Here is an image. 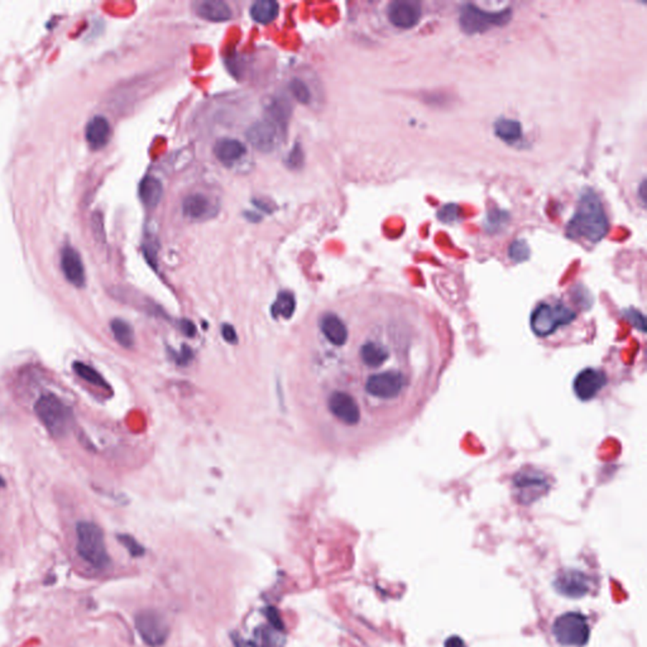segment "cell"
<instances>
[{
	"mask_svg": "<svg viewBox=\"0 0 647 647\" xmlns=\"http://www.w3.org/2000/svg\"><path fill=\"white\" fill-rule=\"evenodd\" d=\"M583 316L572 302L560 297H548L533 307L530 316L532 333L540 341H554L569 339Z\"/></svg>",
	"mask_w": 647,
	"mask_h": 647,
	"instance_id": "1",
	"label": "cell"
},
{
	"mask_svg": "<svg viewBox=\"0 0 647 647\" xmlns=\"http://www.w3.org/2000/svg\"><path fill=\"white\" fill-rule=\"evenodd\" d=\"M608 219L599 197L593 191L584 192L580 197L566 231L572 238H583L588 242L598 243L608 233Z\"/></svg>",
	"mask_w": 647,
	"mask_h": 647,
	"instance_id": "2",
	"label": "cell"
},
{
	"mask_svg": "<svg viewBox=\"0 0 647 647\" xmlns=\"http://www.w3.org/2000/svg\"><path fill=\"white\" fill-rule=\"evenodd\" d=\"M76 549L89 565L101 569L109 565L110 558L103 530L90 521H81L76 526Z\"/></svg>",
	"mask_w": 647,
	"mask_h": 647,
	"instance_id": "3",
	"label": "cell"
},
{
	"mask_svg": "<svg viewBox=\"0 0 647 647\" xmlns=\"http://www.w3.org/2000/svg\"><path fill=\"white\" fill-rule=\"evenodd\" d=\"M35 412L47 431L53 438H62L69 433L72 422V412L64 401L55 394H45L37 399Z\"/></svg>",
	"mask_w": 647,
	"mask_h": 647,
	"instance_id": "4",
	"label": "cell"
},
{
	"mask_svg": "<svg viewBox=\"0 0 647 647\" xmlns=\"http://www.w3.org/2000/svg\"><path fill=\"white\" fill-rule=\"evenodd\" d=\"M553 634L556 641L563 646H585L590 641V636L588 619L583 613H564L555 619Z\"/></svg>",
	"mask_w": 647,
	"mask_h": 647,
	"instance_id": "5",
	"label": "cell"
},
{
	"mask_svg": "<svg viewBox=\"0 0 647 647\" xmlns=\"http://www.w3.org/2000/svg\"><path fill=\"white\" fill-rule=\"evenodd\" d=\"M512 13L509 9L503 12H485L474 4H467L460 12V27L468 35L485 32L492 27H501L509 23Z\"/></svg>",
	"mask_w": 647,
	"mask_h": 647,
	"instance_id": "6",
	"label": "cell"
},
{
	"mask_svg": "<svg viewBox=\"0 0 647 647\" xmlns=\"http://www.w3.org/2000/svg\"><path fill=\"white\" fill-rule=\"evenodd\" d=\"M136 629L140 638L150 647H160L167 641L170 627L161 613L145 609L136 616Z\"/></svg>",
	"mask_w": 647,
	"mask_h": 647,
	"instance_id": "7",
	"label": "cell"
},
{
	"mask_svg": "<svg viewBox=\"0 0 647 647\" xmlns=\"http://www.w3.org/2000/svg\"><path fill=\"white\" fill-rule=\"evenodd\" d=\"M328 406L330 412L347 426H358L363 421L362 410L350 393L344 391L331 393Z\"/></svg>",
	"mask_w": 647,
	"mask_h": 647,
	"instance_id": "8",
	"label": "cell"
},
{
	"mask_svg": "<svg viewBox=\"0 0 647 647\" xmlns=\"http://www.w3.org/2000/svg\"><path fill=\"white\" fill-rule=\"evenodd\" d=\"M607 382L608 380L603 370L585 368L575 377L573 389L580 401H590L595 399L602 389L606 387Z\"/></svg>",
	"mask_w": 647,
	"mask_h": 647,
	"instance_id": "9",
	"label": "cell"
},
{
	"mask_svg": "<svg viewBox=\"0 0 647 647\" xmlns=\"http://www.w3.org/2000/svg\"><path fill=\"white\" fill-rule=\"evenodd\" d=\"M282 129L277 127L271 121H258L249 128L247 138L249 143L255 147V150L263 153H270L275 150L280 143V132Z\"/></svg>",
	"mask_w": 647,
	"mask_h": 647,
	"instance_id": "10",
	"label": "cell"
},
{
	"mask_svg": "<svg viewBox=\"0 0 647 647\" xmlns=\"http://www.w3.org/2000/svg\"><path fill=\"white\" fill-rule=\"evenodd\" d=\"M389 22L397 28L409 29L415 27L421 18V6L411 0H396L388 6Z\"/></svg>",
	"mask_w": 647,
	"mask_h": 647,
	"instance_id": "11",
	"label": "cell"
},
{
	"mask_svg": "<svg viewBox=\"0 0 647 647\" xmlns=\"http://www.w3.org/2000/svg\"><path fill=\"white\" fill-rule=\"evenodd\" d=\"M555 590L568 598H582L590 592V578L579 570L568 569L554 580Z\"/></svg>",
	"mask_w": 647,
	"mask_h": 647,
	"instance_id": "12",
	"label": "cell"
},
{
	"mask_svg": "<svg viewBox=\"0 0 647 647\" xmlns=\"http://www.w3.org/2000/svg\"><path fill=\"white\" fill-rule=\"evenodd\" d=\"M61 270L65 278L72 286L81 289L85 286L87 276H85V267L82 263L79 252L71 245H66L61 250Z\"/></svg>",
	"mask_w": 647,
	"mask_h": 647,
	"instance_id": "13",
	"label": "cell"
},
{
	"mask_svg": "<svg viewBox=\"0 0 647 647\" xmlns=\"http://www.w3.org/2000/svg\"><path fill=\"white\" fill-rule=\"evenodd\" d=\"M320 328H321L324 336L336 347H343L349 341V330H348L347 324L344 323L343 319L339 318L336 314L330 312V314L324 315L321 323H320Z\"/></svg>",
	"mask_w": 647,
	"mask_h": 647,
	"instance_id": "14",
	"label": "cell"
},
{
	"mask_svg": "<svg viewBox=\"0 0 647 647\" xmlns=\"http://www.w3.org/2000/svg\"><path fill=\"white\" fill-rule=\"evenodd\" d=\"M110 136H111V128H110L109 121L104 116H94L93 119H90V121L87 123L85 137H87V145H90L92 150H101L103 147L108 145Z\"/></svg>",
	"mask_w": 647,
	"mask_h": 647,
	"instance_id": "15",
	"label": "cell"
},
{
	"mask_svg": "<svg viewBox=\"0 0 647 647\" xmlns=\"http://www.w3.org/2000/svg\"><path fill=\"white\" fill-rule=\"evenodd\" d=\"M245 153H247L245 145L238 139H220L214 145L215 157L224 165H231L234 162L239 161Z\"/></svg>",
	"mask_w": 647,
	"mask_h": 647,
	"instance_id": "16",
	"label": "cell"
},
{
	"mask_svg": "<svg viewBox=\"0 0 647 647\" xmlns=\"http://www.w3.org/2000/svg\"><path fill=\"white\" fill-rule=\"evenodd\" d=\"M197 13L199 17L209 22H226L233 17L231 6L220 0H206L199 3Z\"/></svg>",
	"mask_w": 647,
	"mask_h": 647,
	"instance_id": "17",
	"label": "cell"
},
{
	"mask_svg": "<svg viewBox=\"0 0 647 647\" xmlns=\"http://www.w3.org/2000/svg\"><path fill=\"white\" fill-rule=\"evenodd\" d=\"M162 194V184L160 179L153 176H147L139 185V197L148 208H155L158 205V202L161 201Z\"/></svg>",
	"mask_w": 647,
	"mask_h": 647,
	"instance_id": "18",
	"label": "cell"
},
{
	"mask_svg": "<svg viewBox=\"0 0 647 647\" xmlns=\"http://www.w3.org/2000/svg\"><path fill=\"white\" fill-rule=\"evenodd\" d=\"M211 202L202 194H192L186 197L182 204V211L186 216L192 219H200L209 214Z\"/></svg>",
	"mask_w": 647,
	"mask_h": 647,
	"instance_id": "19",
	"label": "cell"
},
{
	"mask_svg": "<svg viewBox=\"0 0 647 647\" xmlns=\"http://www.w3.org/2000/svg\"><path fill=\"white\" fill-rule=\"evenodd\" d=\"M494 133L498 138L502 139L506 143H517L522 137V127L520 121L514 119H498L494 123Z\"/></svg>",
	"mask_w": 647,
	"mask_h": 647,
	"instance_id": "20",
	"label": "cell"
},
{
	"mask_svg": "<svg viewBox=\"0 0 647 647\" xmlns=\"http://www.w3.org/2000/svg\"><path fill=\"white\" fill-rule=\"evenodd\" d=\"M250 16L257 23H271L278 16V4L273 0L255 1L250 8Z\"/></svg>",
	"mask_w": 647,
	"mask_h": 647,
	"instance_id": "21",
	"label": "cell"
},
{
	"mask_svg": "<svg viewBox=\"0 0 647 647\" xmlns=\"http://www.w3.org/2000/svg\"><path fill=\"white\" fill-rule=\"evenodd\" d=\"M296 309V300L294 294L289 291L280 292L276 301L272 305L271 312L273 318L291 319Z\"/></svg>",
	"mask_w": 647,
	"mask_h": 647,
	"instance_id": "22",
	"label": "cell"
},
{
	"mask_svg": "<svg viewBox=\"0 0 647 647\" xmlns=\"http://www.w3.org/2000/svg\"><path fill=\"white\" fill-rule=\"evenodd\" d=\"M110 329L118 344L126 349H131L134 345V333L132 326L123 319H114L110 323Z\"/></svg>",
	"mask_w": 647,
	"mask_h": 647,
	"instance_id": "23",
	"label": "cell"
},
{
	"mask_svg": "<svg viewBox=\"0 0 647 647\" xmlns=\"http://www.w3.org/2000/svg\"><path fill=\"white\" fill-rule=\"evenodd\" d=\"M74 370H75L77 376L82 378L84 381H87V383L93 385V386H98V387H108V383L105 382L104 378L99 373L98 370H94L93 367L87 365V363L75 362L74 363Z\"/></svg>",
	"mask_w": 647,
	"mask_h": 647,
	"instance_id": "24",
	"label": "cell"
},
{
	"mask_svg": "<svg viewBox=\"0 0 647 647\" xmlns=\"http://www.w3.org/2000/svg\"><path fill=\"white\" fill-rule=\"evenodd\" d=\"M289 89H291V93L295 96L296 100L300 101L301 104L310 103L311 95H310V92H309V87H306V84L304 81L294 79L289 84Z\"/></svg>",
	"mask_w": 647,
	"mask_h": 647,
	"instance_id": "25",
	"label": "cell"
},
{
	"mask_svg": "<svg viewBox=\"0 0 647 647\" xmlns=\"http://www.w3.org/2000/svg\"><path fill=\"white\" fill-rule=\"evenodd\" d=\"M118 540L121 541V543H123V546L129 551V554L132 556H142L145 554V549L140 543L136 540V538H132L131 535H119L118 536Z\"/></svg>",
	"mask_w": 647,
	"mask_h": 647,
	"instance_id": "26",
	"label": "cell"
},
{
	"mask_svg": "<svg viewBox=\"0 0 647 647\" xmlns=\"http://www.w3.org/2000/svg\"><path fill=\"white\" fill-rule=\"evenodd\" d=\"M530 249L524 240H514L509 247V257L516 262H522L529 257Z\"/></svg>",
	"mask_w": 647,
	"mask_h": 647,
	"instance_id": "27",
	"label": "cell"
},
{
	"mask_svg": "<svg viewBox=\"0 0 647 647\" xmlns=\"http://www.w3.org/2000/svg\"><path fill=\"white\" fill-rule=\"evenodd\" d=\"M438 216H439L440 220H443L445 223L455 221L458 219V216H459V208L455 204L445 205V206L440 209Z\"/></svg>",
	"mask_w": 647,
	"mask_h": 647,
	"instance_id": "28",
	"label": "cell"
},
{
	"mask_svg": "<svg viewBox=\"0 0 647 647\" xmlns=\"http://www.w3.org/2000/svg\"><path fill=\"white\" fill-rule=\"evenodd\" d=\"M221 336L224 338V341L229 344H237L238 343V334L234 326L231 325V324H224L223 328H221Z\"/></svg>",
	"mask_w": 647,
	"mask_h": 647,
	"instance_id": "29",
	"label": "cell"
},
{
	"mask_svg": "<svg viewBox=\"0 0 647 647\" xmlns=\"http://www.w3.org/2000/svg\"><path fill=\"white\" fill-rule=\"evenodd\" d=\"M176 358V362L179 365H186V364L190 363L191 360L194 359V353L191 350L190 348L186 347V345H182V349L179 354L175 355Z\"/></svg>",
	"mask_w": 647,
	"mask_h": 647,
	"instance_id": "30",
	"label": "cell"
},
{
	"mask_svg": "<svg viewBox=\"0 0 647 647\" xmlns=\"http://www.w3.org/2000/svg\"><path fill=\"white\" fill-rule=\"evenodd\" d=\"M179 325H181V330H182V333H184L185 336H194L197 334V326H195V324L192 323L189 319L181 320Z\"/></svg>",
	"mask_w": 647,
	"mask_h": 647,
	"instance_id": "31",
	"label": "cell"
},
{
	"mask_svg": "<svg viewBox=\"0 0 647 647\" xmlns=\"http://www.w3.org/2000/svg\"><path fill=\"white\" fill-rule=\"evenodd\" d=\"M302 162V152H301L300 147L296 145L295 150L291 152V155L289 157V165L291 167H299Z\"/></svg>",
	"mask_w": 647,
	"mask_h": 647,
	"instance_id": "32",
	"label": "cell"
},
{
	"mask_svg": "<svg viewBox=\"0 0 647 647\" xmlns=\"http://www.w3.org/2000/svg\"><path fill=\"white\" fill-rule=\"evenodd\" d=\"M445 647H467L459 636H450L444 643Z\"/></svg>",
	"mask_w": 647,
	"mask_h": 647,
	"instance_id": "33",
	"label": "cell"
},
{
	"mask_svg": "<svg viewBox=\"0 0 647 647\" xmlns=\"http://www.w3.org/2000/svg\"><path fill=\"white\" fill-rule=\"evenodd\" d=\"M0 485H3V480H1V478H0Z\"/></svg>",
	"mask_w": 647,
	"mask_h": 647,
	"instance_id": "34",
	"label": "cell"
}]
</instances>
